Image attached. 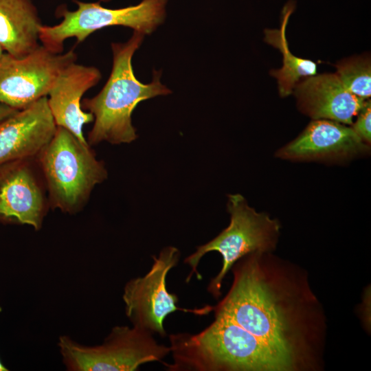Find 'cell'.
<instances>
[{
	"label": "cell",
	"mask_w": 371,
	"mask_h": 371,
	"mask_svg": "<svg viewBox=\"0 0 371 371\" xmlns=\"http://www.w3.org/2000/svg\"><path fill=\"white\" fill-rule=\"evenodd\" d=\"M265 253L254 252L233 268L234 281L215 314L228 317L277 355L289 371L302 363V310L286 281L271 276Z\"/></svg>",
	"instance_id": "1"
},
{
	"label": "cell",
	"mask_w": 371,
	"mask_h": 371,
	"mask_svg": "<svg viewBox=\"0 0 371 371\" xmlns=\"http://www.w3.org/2000/svg\"><path fill=\"white\" fill-rule=\"evenodd\" d=\"M144 36L134 31L126 42L111 43L113 65L108 80L96 95L81 102L82 108L94 117L87 140L91 146L102 142L120 144L135 140L137 135L131 115L136 106L143 100L171 92L161 82L159 71H154L153 80L148 84L139 82L135 76L132 58Z\"/></svg>",
	"instance_id": "2"
},
{
	"label": "cell",
	"mask_w": 371,
	"mask_h": 371,
	"mask_svg": "<svg viewBox=\"0 0 371 371\" xmlns=\"http://www.w3.org/2000/svg\"><path fill=\"white\" fill-rule=\"evenodd\" d=\"M170 339V370L288 371L273 351L219 314L199 333L172 335Z\"/></svg>",
	"instance_id": "3"
},
{
	"label": "cell",
	"mask_w": 371,
	"mask_h": 371,
	"mask_svg": "<svg viewBox=\"0 0 371 371\" xmlns=\"http://www.w3.org/2000/svg\"><path fill=\"white\" fill-rule=\"evenodd\" d=\"M36 160L50 208L65 214L82 210L95 186L108 175L91 146L61 126H57L54 137Z\"/></svg>",
	"instance_id": "4"
},
{
	"label": "cell",
	"mask_w": 371,
	"mask_h": 371,
	"mask_svg": "<svg viewBox=\"0 0 371 371\" xmlns=\"http://www.w3.org/2000/svg\"><path fill=\"white\" fill-rule=\"evenodd\" d=\"M227 207L230 214L229 225L212 240L198 247L184 260L191 267L186 279L189 282L194 273L199 279L201 278L197 266L205 254L214 251L221 254L222 268L207 287L208 292L216 298L221 295L223 280L235 263L249 254L269 253L274 249L280 229L278 220L266 213L256 212L239 194L228 196Z\"/></svg>",
	"instance_id": "5"
},
{
	"label": "cell",
	"mask_w": 371,
	"mask_h": 371,
	"mask_svg": "<svg viewBox=\"0 0 371 371\" xmlns=\"http://www.w3.org/2000/svg\"><path fill=\"white\" fill-rule=\"evenodd\" d=\"M58 346L69 371H133L161 361L171 351L159 344L152 333L134 326L113 327L100 345H83L61 335Z\"/></svg>",
	"instance_id": "6"
},
{
	"label": "cell",
	"mask_w": 371,
	"mask_h": 371,
	"mask_svg": "<svg viewBox=\"0 0 371 371\" xmlns=\"http://www.w3.org/2000/svg\"><path fill=\"white\" fill-rule=\"evenodd\" d=\"M74 2L77 5L74 11L58 9L63 19L58 24L43 25L40 29L42 45L53 53H62L64 42L69 38L75 37L82 43L93 32L109 26L127 27L149 34L164 22L167 0H142L137 5L117 9L104 8L99 2Z\"/></svg>",
	"instance_id": "7"
},
{
	"label": "cell",
	"mask_w": 371,
	"mask_h": 371,
	"mask_svg": "<svg viewBox=\"0 0 371 371\" xmlns=\"http://www.w3.org/2000/svg\"><path fill=\"white\" fill-rule=\"evenodd\" d=\"M180 252L175 247H164L150 271L143 277L129 280L124 288L122 299L125 313L133 326L150 333L166 335L164 322L166 316L175 311L203 315L213 311V306L186 309L177 306V296L166 289V276L177 265Z\"/></svg>",
	"instance_id": "8"
},
{
	"label": "cell",
	"mask_w": 371,
	"mask_h": 371,
	"mask_svg": "<svg viewBox=\"0 0 371 371\" xmlns=\"http://www.w3.org/2000/svg\"><path fill=\"white\" fill-rule=\"evenodd\" d=\"M76 59L72 49L55 54L42 45L22 58L3 52L0 58V103L21 110L47 96L61 71Z\"/></svg>",
	"instance_id": "9"
},
{
	"label": "cell",
	"mask_w": 371,
	"mask_h": 371,
	"mask_svg": "<svg viewBox=\"0 0 371 371\" xmlns=\"http://www.w3.org/2000/svg\"><path fill=\"white\" fill-rule=\"evenodd\" d=\"M50 208L36 157L0 165V222L39 230Z\"/></svg>",
	"instance_id": "10"
},
{
	"label": "cell",
	"mask_w": 371,
	"mask_h": 371,
	"mask_svg": "<svg viewBox=\"0 0 371 371\" xmlns=\"http://www.w3.org/2000/svg\"><path fill=\"white\" fill-rule=\"evenodd\" d=\"M370 148L351 126L329 120H313L275 156L291 161H344L368 153Z\"/></svg>",
	"instance_id": "11"
},
{
	"label": "cell",
	"mask_w": 371,
	"mask_h": 371,
	"mask_svg": "<svg viewBox=\"0 0 371 371\" xmlns=\"http://www.w3.org/2000/svg\"><path fill=\"white\" fill-rule=\"evenodd\" d=\"M56 129L47 96L19 110L0 122V165L36 157L52 139Z\"/></svg>",
	"instance_id": "12"
},
{
	"label": "cell",
	"mask_w": 371,
	"mask_h": 371,
	"mask_svg": "<svg viewBox=\"0 0 371 371\" xmlns=\"http://www.w3.org/2000/svg\"><path fill=\"white\" fill-rule=\"evenodd\" d=\"M293 94L298 109L313 120L352 125L367 100L357 97L335 74H315L300 80Z\"/></svg>",
	"instance_id": "13"
},
{
	"label": "cell",
	"mask_w": 371,
	"mask_h": 371,
	"mask_svg": "<svg viewBox=\"0 0 371 371\" xmlns=\"http://www.w3.org/2000/svg\"><path fill=\"white\" fill-rule=\"evenodd\" d=\"M100 78V71L96 67L74 62L61 71L47 95L49 107L57 126L66 128L85 143L87 142L82 127L93 122L94 117L82 109L80 100Z\"/></svg>",
	"instance_id": "14"
},
{
	"label": "cell",
	"mask_w": 371,
	"mask_h": 371,
	"mask_svg": "<svg viewBox=\"0 0 371 371\" xmlns=\"http://www.w3.org/2000/svg\"><path fill=\"white\" fill-rule=\"evenodd\" d=\"M43 25L32 0H0V47L16 58L36 49Z\"/></svg>",
	"instance_id": "15"
},
{
	"label": "cell",
	"mask_w": 371,
	"mask_h": 371,
	"mask_svg": "<svg viewBox=\"0 0 371 371\" xmlns=\"http://www.w3.org/2000/svg\"><path fill=\"white\" fill-rule=\"evenodd\" d=\"M295 8V2L289 1L286 3L281 12L280 28L266 29L264 32V41L278 49L282 55V67L270 71V75L277 79L281 97L292 94L295 85L300 80L317 74V65L315 62L295 56L289 49L286 29Z\"/></svg>",
	"instance_id": "16"
},
{
	"label": "cell",
	"mask_w": 371,
	"mask_h": 371,
	"mask_svg": "<svg viewBox=\"0 0 371 371\" xmlns=\"http://www.w3.org/2000/svg\"><path fill=\"white\" fill-rule=\"evenodd\" d=\"M345 88L363 100L371 96V61L368 54L344 58L335 65Z\"/></svg>",
	"instance_id": "17"
},
{
	"label": "cell",
	"mask_w": 371,
	"mask_h": 371,
	"mask_svg": "<svg viewBox=\"0 0 371 371\" xmlns=\"http://www.w3.org/2000/svg\"><path fill=\"white\" fill-rule=\"evenodd\" d=\"M352 124L356 133L368 144L371 143V102L367 100L363 107Z\"/></svg>",
	"instance_id": "18"
},
{
	"label": "cell",
	"mask_w": 371,
	"mask_h": 371,
	"mask_svg": "<svg viewBox=\"0 0 371 371\" xmlns=\"http://www.w3.org/2000/svg\"><path fill=\"white\" fill-rule=\"evenodd\" d=\"M19 110L14 109L8 105L0 103V122L9 117Z\"/></svg>",
	"instance_id": "19"
},
{
	"label": "cell",
	"mask_w": 371,
	"mask_h": 371,
	"mask_svg": "<svg viewBox=\"0 0 371 371\" xmlns=\"http://www.w3.org/2000/svg\"><path fill=\"white\" fill-rule=\"evenodd\" d=\"M1 312V307L0 306V313ZM8 369L3 366V364L0 361V371H7Z\"/></svg>",
	"instance_id": "20"
},
{
	"label": "cell",
	"mask_w": 371,
	"mask_h": 371,
	"mask_svg": "<svg viewBox=\"0 0 371 371\" xmlns=\"http://www.w3.org/2000/svg\"><path fill=\"white\" fill-rule=\"evenodd\" d=\"M3 54V51L2 48L0 47V58L1 57Z\"/></svg>",
	"instance_id": "21"
},
{
	"label": "cell",
	"mask_w": 371,
	"mask_h": 371,
	"mask_svg": "<svg viewBox=\"0 0 371 371\" xmlns=\"http://www.w3.org/2000/svg\"><path fill=\"white\" fill-rule=\"evenodd\" d=\"M101 1H104V2H106V1H111V0H100Z\"/></svg>",
	"instance_id": "22"
}]
</instances>
